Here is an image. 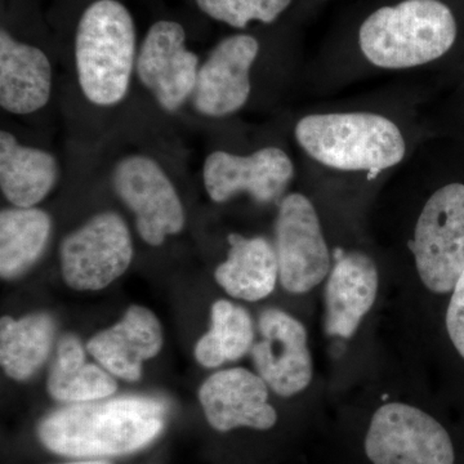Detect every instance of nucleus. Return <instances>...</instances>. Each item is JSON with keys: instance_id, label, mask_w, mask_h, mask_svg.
<instances>
[{"instance_id": "f257e3e1", "label": "nucleus", "mask_w": 464, "mask_h": 464, "mask_svg": "<svg viewBox=\"0 0 464 464\" xmlns=\"http://www.w3.org/2000/svg\"><path fill=\"white\" fill-rule=\"evenodd\" d=\"M422 78L315 101L293 116L299 176L315 191L375 194L433 134Z\"/></svg>"}, {"instance_id": "39448f33", "label": "nucleus", "mask_w": 464, "mask_h": 464, "mask_svg": "<svg viewBox=\"0 0 464 464\" xmlns=\"http://www.w3.org/2000/svg\"><path fill=\"white\" fill-rule=\"evenodd\" d=\"M139 56L136 24L119 0H94L84 9L74 39L79 90L91 105H121L132 85Z\"/></svg>"}, {"instance_id": "1a4fd4ad", "label": "nucleus", "mask_w": 464, "mask_h": 464, "mask_svg": "<svg viewBox=\"0 0 464 464\" xmlns=\"http://www.w3.org/2000/svg\"><path fill=\"white\" fill-rule=\"evenodd\" d=\"M264 44L256 34L237 32L217 43L201 63L192 108L203 118L225 121L252 103Z\"/></svg>"}, {"instance_id": "423d86ee", "label": "nucleus", "mask_w": 464, "mask_h": 464, "mask_svg": "<svg viewBox=\"0 0 464 464\" xmlns=\"http://www.w3.org/2000/svg\"><path fill=\"white\" fill-rule=\"evenodd\" d=\"M298 179L297 155L279 142L246 152L213 150L203 164L204 188L217 204L248 197L259 206H277Z\"/></svg>"}, {"instance_id": "b1692460", "label": "nucleus", "mask_w": 464, "mask_h": 464, "mask_svg": "<svg viewBox=\"0 0 464 464\" xmlns=\"http://www.w3.org/2000/svg\"><path fill=\"white\" fill-rule=\"evenodd\" d=\"M48 392L56 401L82 404L114 395L118 384L105 368L88 362L60 365L54 362L47 382Z\"/></svg>"}, {"instance_id": "2eb2a0df", "label": "nucleus", "mask_w": 464, "mask_h": 464, "mask_svg": "<svg viewBox=\"0 0 464 464\" xmlns=\"http://www.w3.org/2000/svg\"><path fill=\"white\" fill-rule=\"evenodd\" d=\"M380 274L374 258L362 249H333L326 283V332L350 338L377 298Z\"/></svg>"}, {"instance_id": "6e6552de", "label": "nucleus", "mask_w": 464, "mask_h": 464, "mask_svg": "<svg viewBox=\"0 0 464 464\" xmlns=\"http://www.w3.org/2000/svg\"><path fill=\"white\" fill-rule=\"evenodd\" d=\"M116 197L134 216L137 232L151 246H160L186 225L185 208L169 174L157 159L130 154L111 170Z\"/></svg>"}, {"instance_id": "f8f14e48", "label": "nucleus", "mask_w": 464, "mask_h": 464, "mask_svg": "<svg viewBox=\"0 0 464 464\" xmlns=\"http://www.w3.org/2000/svg\"><path fill=\"white\" fill-rule=\"evenodd\" d=\"M200 58L186 45V32L176 21L152 24L140 45L136 76L168 114L191 100L199 75Z\"/></svg>"}, {"instance_id": "a211bd4d", "label": "nucleus", "mask_w": 464, "mask_h": 464, "mask_svg": "<svg viewBox=\"0 0 464 464\" xmlns=\"http://www.w3.org/2000/svg\"><path fill=\"white\" fill-rule=\"evenodd\" d=\"M60 176V163L51 151L25 145L9 130L0 132V190L11 207L38 206Z\"/></svg>"}, {"instance_id": "6ab92c4d", "label": "nucleus", "mask_w": 464, "mask_h": 464, "mask_svg": "<svg viewBox=\"0 0 464 464\" xmlns=\"http://www.w3.org/2000/svg\"><path fill=\"white\" fill-rule=\"evenodd\" d=\"M227 257L215 271V279L228 295L244 301H261L279 280L274 243L264 237L228 235Z\"/></svg>"}, {"instance_id": "aec40b11", "label": "nucleus", "mask_w": 464, "mask_h": 464, "mask_svg": "<svg viewBox=\"0 0 464 464\" xmlns=\"http://www.w3.org/2000/svg\"><path fill=\"white\" fill-rule=\"evenodd\" d=\"M52 219L38 207L5 208L0 212V275L12 280L23 276L47 249Z\"/></svg>"}, {"instance_id": "5701e85b", "label": "nucleus", "mask_w": 464, "mask_h": 464, "mask_svg": "<svg viewBox=\"0 0 464 464\" xmlns=\"http://www.w3.org/2000/svg\"><path fill=\"white\" fill-rule=\"evenodd\" d=\"M328 0H197L204 14L237 32L252 25L273 26L298 5L317 11Z\"/></svg>"}, {"instance_id": "dca6fc26", "label": "nucleus", "mask_w": 464, "mask_h": 464, "mask_svg": "<svg viewBox=\"0 0 464 464\" xmlns=\"http://www.w3.org/2000/svg\"><path fill=\"white\" fill-rule=\"evenodd\" d=\"M53 92V67L44 51L0 32V106L8 114L41 111Z\"/></svg>"}, {"instance_id": "f3484780", "label": "nucleus", "mask_w": 464, "mask_h": 464, "mask_svg": "<svg viewBox=\"0 0 464 464\" xmlns=\"http://www.w3.org/2000/svg\"><path fill=\"white\" fill-rule=\"evenodd\" d=\"M163 331L152 311L130 306L121 322L97 333L87 351L102 368L116 378L136 382L141 378L142 364L160 353Z\"/></svg>"}, {"instance_id": "393cba45", "label": "nucleus", "mask_w": 464, "mask_h": 464, "mask_svg": "<svg viewBox=\"0 0 464 464\" xmlns=\"http://www.w3.org/2000/svg\"><path fill=\"white\" fill-rule=\"evenodd\" d=\"M449 337L464 359V273L453 289L447 313Z\"/></svg>"}, {"instance_id": "4be33fe9", "label": "nucleus", "mask_w": 464, "mask_h": 464, "mask_svg": "<svg viewBox=\"0 0 464 464\" xmlns=\"http://www.w3.org/2000/svg\"><path fill=\"white\" fill-rule=\"evenodd\" d=\"M210 331L195 347V357L206 368L235 362L253 347V323L243 307L219 299L212 307Z\"/></svg>"}, {"instance_id": "412c9836", "label": "nucleus", "mask_w": 464, "mask_h": 464, "mask_svg": "<svg viewBox=\"0 0 464 464\" xmlns=\"http://www.w3.org/2000/svg\"><path fill=\"white\" fill-rule=\"evenodd\" d=\"M56 334L53 317L45 313L21 319L2 317L0 364L9 378L26 381L44 364Z\"/></svg>"}, {"instance_id": "9b49d317", "label": "nucleus", "mask_w": 464, "mask_h": 464, "mask_svg": "<svg viewBox=\"0 0 464 464\" xmlns=\"http://www.w3.org/2000/svg\"><path fill=\"white\" fill-rule=\"evenodd\" d=\"M373 464H454L447 430L414 406L386 404L378 409L365 439Z\"/></svg>"}, {"instance_id": "ddd939ff", "label": "nucleus", "mask_w": 464, "mask_h": 464, "mask_svg": "<svg viewBox=\"0 0 464 464\" xmlns=\"http://www.w3.org/2000/svg\"><path fill=\"white\" fill-rule=\"evenodd\" d=\"M261 340L253 344L252 357L259 377L283 398L297 395L313 380V359L307 332L295 317L270 308L259 316Z\"/></svg>"}, {"instance_id": "20e7f679", "label": "nucleus", "mask_w": 464, "mask_h": 464, "mask_svg": "<svg viewBox=\"0 0 464 464\" xmlns=\"http://www.w3.org/2000/svg\"><path fill=\"white\" fill-rule=\"evenodd\" d=\"M167 411L161 400L146 396L69 404L43 418L38 439L58 456L81 459L127 456L160 436Z\"/></svg>"}, {"instance_id": "9d476101", "label": "nucleus", "mask_w": 464, "mask_h": 464, "mask_svg": "<svg viewBox=\"0 0 464 464\" xmlns=\"http://www.w3.org/2000/svg\"><path fill=\"white\" fill-rule=\"evenodd\" d=\"M133 256L127 222L119 213L105 210L61 241V273L70 288L94 292L123 276Z\"/></svg>"}, {"instance_id": "0eeeda50", "label": "nucleus", "mask_w": 464, "mask_h": 464, "mask_svg": "<svg viewBox=\"0 0 464 464\" xmlns=\"http://www.w3.org/2000/svg\"><path fill=\"white\" fill-rule=\"evenodd\" d=\"M274 246L283 288L310 292L331 274L329 246L316 201L306 191L292 190L276 206Z\"/></svg>"}, {"instance_id": "4468645a", "label": "nucleus", "mask_w": 464, "mask_h": 464, "mask_svg": "<svg viewBox=\"0 0 464 464\" xmlns=\"http://www.w3.org/2000/svg\"><path fill=\"white\" fill-rule=\"evenodd\" d=\"M267 383L248 369L234 368L210 375L199 390L208 423L219 432L248 427L273 429L276 411L268 404Z\"/></svg>"}, {"instance_id": "a878e982", "label": "nucleus", "mask_w": 464, "mask_h": 464, "mask_svg": "<svg viewBox=\"0 0 464 464\" xmlns=\"http://www.w3.org/2000/svg\"><path fill=\"white\" fill-rule=\"evenodd\" d=\"M63 464H111L106 459H100V458H92V459L76 460V462L63 463Z\"/></svg>"}, {"instance_id": "f03ea898", "label": "nucleus", "mask_w": 464, "mask_h": 464, "mask_svg": "<svg viewBox=\"0 0 464 464\" xmlns=\"http://www.w3.org/2000/svg\"><path fill=\"white\" fill-rule=\"evenodd\" d=\"M447 0H366L333 30L301 79L317 99L384 76L422 78L459 38Z\"/></svg>"}, {"instance_id": "7ed1b4c3", "label": "nucleus", "mask_w": 464, "mask_h": 464, "mask_svg": "<svg viewBox=\"0 0 464 464\" xmlns=\"http://www.w3.org/2000/svg\"><path fill=\"white\" fill-rule=\"evenodd\" d=\"M424 141L391 179L417 195L406 249L424 286L444 295L464 273V182L438 179Z\"/></svg>"}]
</instances>
